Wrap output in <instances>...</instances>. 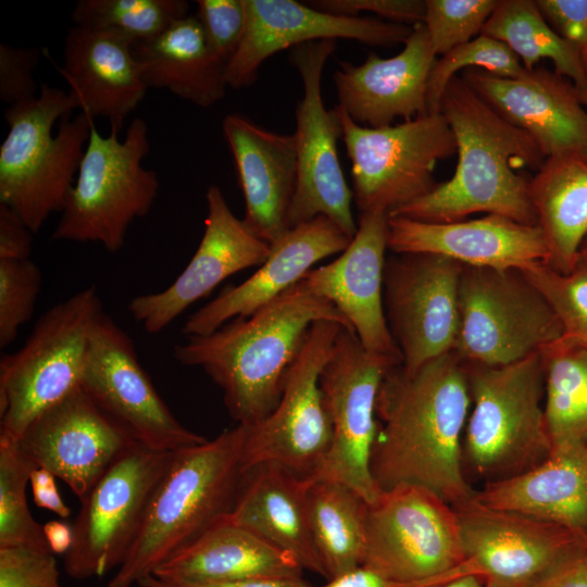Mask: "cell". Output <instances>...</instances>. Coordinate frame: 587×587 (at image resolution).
I'll list each match as a JSON object with an SVG mask.
<instances>
[{"mask_svg": "<svg viewBox=\"0 0 587 587\" xmlns=\"http://www.w3.org/2000/svg\"><path fill=\"white\" fill-rule=\"evenodd\" d=\"M499 0H425L424 26L436 55L469 42L480 32Z\"/></svg>", "mask_w": 587, "mask_h": 587, "instance_id": "60d3db41", "label": "cell"}, {"mask_svg": "<svg viewBox=\"0 0 587 587\" xmlns=\"http://www.w3.org/2000/svg\"><path fill=\"white\" fill-rule=\"evenodd\" d=\"M403 45L388 59L371 52L360 65L339 61L333 75L338 107L357 124L379 128L428 113L427 83L437 59L424 24Z\"/></svg>", "mask_w": 587, "mask_h": 587, "instance_id": "cb8c5ba5", "label": "cell"}, {"mask_svg": "<svg viewBox=\"0 0 587 587\" xmlns=\"http://www.w3.org/2000/svg\"><path fill=\"white\" fill-rule=\"evenodd\" d=\"M103 313L95 286L54 304L21 349L0 360V435L18 439L42 411L80 386L93 327Z\"/></svg>", "mask_w": 587, "mask_h": 587, "instance_id": "ba28073f", "label": "cell"}, {"mask_svg": "<svg viewBox=\"0 0 587 587\" xmlns=\"http://www.w3.org/2000/svg\"><path fill=\"white\" fill-rule=\"evenodd\" d=\"M474 498L557 524L587 542V442L553 448L535 467L487 484Z\"/></svg>", "mask_w": 587, "mask_h": 587, "instance_id": "f1b7e54d", "label": "cell"}, {"mask_svg": "<svg viewBox=\"0 0 587 587\" xmlns=\"http://www.w3.org/2000/svg\"><path fill=\"white\" fill-rule=\"evenodd\" d=\"M453 508L466 558L485 579L523 587L587 547L562 526L487 507L474 496Z\"/></svg>", "mask_w": 587, "mask_h": 587, "instance_id": "ac0fdd59", "label": "cell"}, {"mask_svg": "<svg viewBox=\"0 0 587 587\" xmlns=\"http://www.w3.org/2000/svg\"><path fill=\"white\" fill-rule=\"evenodd\" d=\"M342 327L332 321L311 325L288 370L278 404L264 420L247 426L245 473L274 463L309 479L321 467L332 444L333 427L320 377Z\"/></svg>", "mask_w": 587, "mask_h": 587, "instance_id": "5bb4252c", "label": "cell"}, {"mask_svg": "<svg viewBox=\"0 0 587 587\" xmlns=\"http://www.w3.org/2000/svg\"><path fill=\"white\" fill-rule=\"evenodd\" d=\"M70 91L40 85L29 100L9 105L0 146V203L13 209L36 234L61 212L74 186L93 118Z\"/></svg>", "mask_w": 587, "mask_h": 587, "instance_id": "5b68a950", "label": "cell"}, {"mask_svg": "<svg viewBox=\"0 0 587 587\" xmlns=\"http://www.w3.org/2000/svg\"><path fill=\"white\" fill-rule=\"evenodd\" d=\"M548 25L580 55L587 71V0H535Z\"/></svg>", "mask_w": 587, "mask_h": 587, "instance_id": "7dc6e473", "label": "cell"}, {"mask_svg": "<svg viewBox=\"0 0 587 587\" xmlns=\"http://www.w3.org/2000/svg\"><path fill=\"white\" fill-rule=\"evenodd\" d=\"M117 135L111 128L104 137L91 127L53 240L97 242L117 252L132 223L152 209L160 183L157 173L142 165L149 152L147 123L133 118L125 138Z\"/></svg>", "mask_w": 587, "mask_h": 587, "instance_id": "52a82bcc", "label": "cell"}, {"mask_svg": "<svg viewBox=\"0 0 587 587\" xmlns=\"http://www.w3.org/2000/svg\"><path fill=\"white\" fill-rule=\"evenodd\" d=\"M246 28L226 66V84L251 85L261 64L274 53L319 40L352 39L371 46L404 43L413 27L377 18L339 16L295 0H245Z\"/></svg>", "mask_w": 587, "mask_h": 587, "instance_id": "44dd1931", "label": "cell"}, {"mask_svg": "<svg viewBox=\"0 0 587 587\" xmlns=\"http://www.w3.org/2000/svg\"><path fill=\"white\" fill-rule=\"evenodd\" d=\"M523 587H587V547Z\"/></svg>", "mask_w": 587, "mask_h": 587, "instance_id": "f907efd6", "label": "cell"}, {"mask_svg": "<svg viewBox=\"0 0 587 587\" xmlns=\"http://www.w3.org/2000/svg\"><path fill=\"white\" fill-rule=\"evenodd\" d=\"M35 469L17 439L0 435V548L50 549L43 525L34 519L26 499V487Z\"/></svg>", "mask_w": 587, "mask_h": 587, "instance_id": "74e56055", "label": "cell"}, {"mask_svg": "<svg viewBox=\"0 0 587 587\" xmlns=\"http://www.w3.org/2000/svg\"><path fill=\"white\" fill-rule=\"evenodd\" d=\"M461 77L501 116L527 132L546 159L587 161V111L566 77L545 67L525 68L514 78L471 67Z\"/></svg>", "mask_w": 587, "mask_h": 587, "instance_id": "603a6c76", "label": "cell"}, {"mask_svg": "<svg viewBox=\"0 0 587 587\" xmlns=\"http://www.w3.org/2000/svg\"><path fill=\"white\" fill-rule=\"evenodd\" d=\"M521 271L554 311L563 336L587 345V266L577 262L562 274L538 262Z\"/></svg>", "mask_w": 587, "mask_h": 587, "instance_id": "ab89813d", "label": "cell"}, {"mask_svg": "<svg viewBox=\"0 0 587 587\" xmlns=\"http://www.w3.org/2000/svg\"><path fill=\"white\" fill-rule=\"evenodd\" d=\"M529 197L548 250L546 264L572 272L587 236V161L547 158L529 180Z\"/></svg>", "mask_w": 587, "mask_h": 587, "instance_id": "d6a6232c", "label": "cell"}, {"mask_svg": "<svg viewBox=\"0 0 587 587\" xmlns=\"http://www.w3.org/2000/svg\"><path fill=\"white\" fill-rule=\"evenodd\" d=\"M471 403L466 370L454 351L413 371L388 369L377 395L371 461L378 488L417 485L452 507L472 499L462 459Z\"/></svg>", "mask_w": 587, "mask_h": 587, "instance_id": "6da1fadb", "label": "cell"}, {"mask_svg": "<svg viewBox=\"0 0 587 587\" xmlns=\"http://www.w3.org/2000/svg\"><path fill=\"white\" fill-rule=\"evenodd\" d=\"M303 567L289 552L230 522L218 521L160 565L153 576L204 583L254 578H302Z\"/></svg>", "mask_w": 587, "mask_h": 587, "instance_id": "4dcf8cb0", "label": "cell"}, {"mask_svg": "<svg viewBox=\"0 0 587 587\" xmlns=\"http://www.w3.org/2000/svg\"><path fill=\"white\" fill-rule=\"evenodd\" d=\"M139 587H312L302 578H254L226 582L188 583L167 580L149 575L141 579Z\"/></svg>", "mask_w": 587, "mask_h": 587, "instance_id": "f5cc1de1", "label": "cell"}, {"mask_svg": "<svg viewBox=\"0 0 587 587\" xmlns=\"http://www.w3.org/2000/svg\"><path fill=\"white\" fill-rule=\"evenodd\" d=\"M462 574L480 575L479 571L471 560H469L462 567L450 574L412 583L398 582L388 578L369 567L360 565L342 575L328 579L325 585L320 587H426L428 585L447 580Z\"/></svg>", "mask_w": 587, "mask_h": 587, "instance_id": "c3c4849f", "label": "cell"}, {"mask_svg": "<svg viewBox=\"0 0 587 587\" xmlns=\"http://www.w3.org/2000/svg\"><path fill=\"white\" fill-rule=\"evenodd\" d=\"M247 426L175 452L137 536L107 587H133L233 510L245 476Z\"/></svg>", "mask_w": 587, "mask_h": 587, "instance_id": "277c9868", "label": "cell"}, {"mask_svg": "<svg viewBox=\"0 0 587 587\" xmlns=\"http://www.w3.org/2000/svg\"><path fill=\"white\" fill-rule=\"evenodd\" d=\"M43 534L53 553L65 554L73 544V527L65 521L52 520L43 525Z\"/></svg>", "mask_w": 587, "mask_h": 587, "instance_id": "db71d44e", "label": "cell"}, {"mask_svg": "<svg viewBox=\"0 0 587 587\" xmlns=\"http://www.w3.org/2000/svg\"><path fill=\"white\" fill-rule=\"evenodd\" d=\"M485 587H515V586H511V585H507V584H502V583L486 579V586Z\"/></svg>", "mask_w": 587, "mask_h": 587, "instance_id": "680465c9", "label": "cell"}, {"mask_svg": "<svg viewBox=\"0 0 587 587\" xmlns=\"http://www.w3.org/2000/svg\"><path fill=\"white\" fill-rule=\"evenodd\" d=\"M80 387L146 448L178 452L208 440L175 417L140 365L130 337L104 312L91 334Z\"/></svg>", "mask_w": 587, "mask_h": 587, "instance_id": "2e32d148", "label": "cell"}, {"mask_svg": "<svg viewBox=\"0 0 587 587\" xmlns=\"http://www.w3.org/2000/svg\"><path fill=\"white\" fill-rule=\"evenodd\" d=\"M40 61L37 48L0 45V99L8 105L37 96L35 70Z\"/></svg>", "mask_w": 587, "mask_h": 587, "instance_id": "f6af8a7d", "label": "cell"}, {"mask_svg": "<svg viewBox=\"0 0 587 587\" xmlns=\"http://www.w3.org/2000/svg\"><path fill=\"white\" fill-rule=\"evenodd\" d=\"M576 89L582 104L587 108V80L582 86L576 87Z\"/></svg>", "mask_w": 587, "mask_h": 587, "instance_id": "9f6ffc18", "label": "cell"}, {"mask_svg": "<svg viewBox=\"0 0 587 587\" xmlns=\"http://www.w3.org/2000/svg\"><path fill=\"white\" fill-rule=\"evenodd\" d=\"M387 246L397 254H437L474 267L521 271L548 260L538 225L496 214L449 223L388 216Z\"/></svg>", "mask_w": 587, "mask_h": 587, "instance_id": "d4e9b609", "label": "cell"}, {"mask_svg": "<svg viewBox=\"0 0 587 587\" xmlns=\"http://www.w3.org/2000/svg\"><path fill=\"white\" fill-rule=\"evenodd\" d=\"M316 321L352 326L327 299L301 279L249 316L230 320L203 336H189L173 351L186 366L202 369L223 390L229 415L252 426L278 404L286 375Z\"/></svg>", "mask_w": 587, "mask_h": 587, "instance_id": "3957f363", "label": "cell"}, {"mask_svg": "<svg viewBox=\"0 0 587 587\" xmlns=\"http://www.w3.org/2000/svg\"><path fill=\"white\" fill-rule=\"evenodd\" d=\"M135 40L111 29L72 26L59 68L78 109L91 118L104 117L121 130L148 87L134 57Z\"/></svg>", "mask_w": 587, "mask_h": 587, "instance_id": "83f0119b", "label": "cell"}, {"mask_svg": "<svg viewBox=\"0 0 587 587\" xmlns=\"http://www.w3.org/2000/svg\"><path fill=\"white\" fill-rule=\"evenodd\" d=\"M334 109L351 162L353 201L360 213L389 215L427 195L437 185V162L457 152L453 132L440 112L372 128L353 122L338 105Z\"/></svg>", "mask_w": 587, "mask_h": 587, "instance_id": "9c48e42d", "label": "cell"}, {"mask_svg": "<svg viewBox=\"0 0 587 587\" xmlns=\"http://www.w3.org/2000/svg\"><path fill=\"white\" fill-rule=\"evenodd\" d=\"M33 235L17 212L0 203V260L30 259Z\"/></svg>", "mask_w": 587, "mask_h": 587, "instance_id": "681fc988", "label": "cell"}, {"mask_svg": "<svg viewBox=\"0 0 587 587\" xmlns=\"http://www.w3.org/2000/svg\"><path fill=\"white\" fill-rule=\"evenodd\" d=\"M234 157L249 230L273 246L290 229L289 210L298 175L295 135L267 130L239 113L222 122Z\"/></svg>", "mask_w": 587, "mask_h": 587, "instance_id": "4316f807", "label": "cell"}, {"mask_svg": "<svg viewBox=\"0 0 587 587\" xmlns=\"http://www.w3.org/2000/svg\"><path fill=\"white\" fill-rule=\"evenodd\" d=\"M198 18L207 40L226 66L235 57L246 28L245 0H197Z\"/></svg>", "mask_w": 587, "mask_h": 587, "instance_id": "7bdbcfd3", "label": "cell"}, {"mask_svg": "<svg viewBox=\"0 0 587 587\" xmlns=\"http://www.w3.org/2000/svg\"><path fill=\"white\" fill-rule=\"evenodd\" d=\"M387 239L388 214L361 213L358 230L347 249L330 263L311 268L302 280L337 308L366 351L400 364L401 354L384 308Z\"/></svg>", "mask_w": 587, "mask_h": 587, "instance_id": "7402d4cb", "label": "cell"}, {"mask_svg": "<svg viewBox=\"0 0 587 587\" xmlns=\"http://www.w3.org/2000/svg\"><path fill=\"white\" fill-rule=\"evenodd\" d=\"M133 51L148 88L167 89L203 109L225 97L226 64L211 49L195 14L136 42Z\"/></svg>", "mask_w": 587, "mask_h": 587, "instance_id": "1f68e13d", "label": "cell"}, {"mask_svg": "<svg viewBox=\"0 0 587 587\" xmlns=\"http://www.w3.org/2000/svg\"><path fill=\"white\" fill-rule=\"evenodd\" d=\"M310 483L311 532L328 580L361 565L369 502L344 484Z\"/></svg>", "mask_w": 587, "mask_h": 587, "instance_id": "836d02e7", "label": "cell"}, {"mask_svg": "<svg viewBox=\"0 0 587 587\" xmlns=\"http://www.w3.org/2000/svg\"><path fill=\"white\" fill-rule=\"evenodd\" d=\"M35 463L82 501L135 440L79 386L37 415L17 439Z\"/></svg>", "mask_w": 587, "mask_h": 587, "instance_id": "d6986e66", "label": "cell"}, {"mask_svg": "<svg viewBox=\"0 0 587 587\" xmlns=\"http://www.w3.org/2000/svg\"><path fill=\"white\" fill-rule=\"evenodd\" d=\"M307 3L339 16L358 17L361 12H372L388 22L410 27L423 24L426 13V3L422 0H315Z\"/></svg>", "mask_w": 587, "mask_h": 587, "instance_id": "bcb514c9", "label": "cell"}, {"mask_svg": "<svg viewBox=\"0 0 587 587\" xmlns=\"http://www.w3.org/2000/svg\"><path fill=\"white\" fill-rule=\"evenodd\" d=\"M578 262L587 266V236L580 246L579 253H578Z\"/></svg>", "mask_w": 587, "mask_h": 587, "instance_id": "6f0895ef", "label": "cell"}, {"mask_svg": "<svg viewBox=\"0 0 587 587\" xmlns=\"http://www.w3.org/2000/svg\"><path fill=\"white\" fill-rule=\"evenodd\" d=\"M41 285V271L30 259L0 260V348L32 317Z\"/></svg>", "mask_w": 587, "mask_h": 587, "instance_id": "b9f144b4", "label": "cell"}, {"mask_svg": "<svg viewBox=\"0 0 587 587\" xmlns=\"http://www.w3.org/2000/svg\"><path fill=\"white\" fill-rule=\"evenodd\" d=\"M310 480L274 463L245 473L230 522L291 553L303 570L326 578L316 551L309 514Z\"/></svg>", "mask_w": 587, "mask_h": 587, "instance_id": "f546056e", "label": "cell"}, {"mask_svg": "<svg viewBox=\"0 0 587 587\" xmlns=\"http://www.w3.org/2000/svg\"><path fill=\"white\" fill-rule=\"evenodd\" d=\"M189 9L184 0H79L71 18L76 26L115 30L140 42L190 15Z\"/></svg>", "mask_w": 587, "mask_h": 587, "instance_id": "8d00e7d4", "label": "cell"}, {"mask_svg": "<svg viewBox=\"0 0 587 587\" xmlns=\"http://www.w3.org/2000/svg\"><path fill=\"white\" fill-rule=\"evenodd\" d=\"M394 365L366 351L354 330L340 329L320 377L333 439L323 464L309 480L344 484L369 504L378 498L382 490L371 470L378 427L376 401L383 378Z\"/></svg>", "mask_w": 587, "mask_h": 587, "instance_id": "4fadbf2b", "label": "cell"}, {"mask_svg": "<svg viewBox=\"0 0 587 587\" xmlns=\"http://www.w3.org/2000/svg\"><path fill=\"white\" fill-rule=\"evenodd\" d=\"M454 352L465 364L502 366L563 335L554 311L520 270L463 266Z\"/></svg>", "mask_w": 587, "mask_h": 587, "instance_id": "30bf717a", "label": "cell"}, {"mask_svg": "<svg viewBox=\"0 0 587 587\" xmlns=\"http://www.w3.org/2000/svg\"><path fill=\"white\" fill-rule=\"evenodd\" d=\"M439 112L457 142L454 174L388 216L449 223L484 212L537 225L526 175L527 170L537 172L546 160L536 140L501 116L459 76L447 85Z\"/></svg>", "mask_w": 587, "mask_h": 587, "instance_id": "7a4b0ae2", "label": "cell"}, {"mask_svg": "<svg viewBox=\"0 0 587 587\" xmlns=\"http://www.w3.org/2000/svg\"><path fill=\"white\" fill-rule=\"evenodd\" d=\"M471 410L463 467L487 484L522 474L552 450L542 399L540 352L502 366L465 364Z\"/></svg>", "mask_w": 587, "mask_h": 587, "instance_id": "8992f818", "label": "cell"}, {"mask_svg": "<svg viewBox=\"0 0 587 587\" xmlns=\"http://www.w3.org/2000/svg\"><path fill=\"white\" fill-rule=\"evenodd\" d=\"M205 200L203 235L187 266L164 290L139 295L128 303L133 319L149 334L162 332L227 277L260 266L271 253V245L232 212L217 185L208 188Z\"/></svg>", "mask_w": 587, "mask_h": 587, "instance_id": "ffe728a7", "label": "cell"}, {"mask_svg": "<svg viewBox=\"0 0 587 587\" xmlns=\"http://www.w3.org/2000/svg\"><path fill=\"white\" fill-rule=\"evenodd\" d=\"M540 357L552 449L587 442V345L562 335Z\"/></svg>", "mask_w": 587, "mask_h": 587, "instance_id": "e575fe53", "label": "cell"}, {"mask_svg": "<svg viewBox=\"0 0 587 587\" xmlns=\"http://www.w3.org/2000/svg\"><path fill=\"white\" fill-rule=\"evenodd\" d=\"M480 35L507 45L526 70L549 59L554 71L576 87L587 80L580 55L548 25L535 0H499Z\"/></svg>", "mask_w": 587, "mask_h": 587, "instance_id": "d590c367", "label": "cell"}, {"mask_svg": "<svg viewBox=\"0 0 587 587\" xmlns=\"http://www.w3.org/2000/svg\"><path fill=\"white\" fill-rule=\"evenodd\" d=\"M174 454L135 441L111 463L80 501L72 525L73 544L63 555L70 577H101L122 564Z\"/></svg>", "mask_w": 587, "mask_h": 587, "instance_id": "7c38bea8", "label": "cell"}, {"mask_svg": "<svg viewBox=\"0 0 587 587\" xmlns=\"http://www.w3.org/2000/svg\"><path fill=\"white\" fill-rule=\"evenodd\" d=\"M482 68L499 77L514 78L524 71L520 59L503 42L479 35L437 59L427 83L428 113H438L440 100L452 77L460 70Z\"/></svg>", "mask_w": 587, "mask_h": 587, "instance_id": "f35d334b", "label": "cell"}, {"mask_svg": "<svg viewBox=\"0 0 587 587\" xmlns=\"http://www.w3.org/2000/svg\"><path fill=\"white\" fill-rule=\"evenodd\" d=\"M335 49L336 40H319L296 46L289 53L303 85L296 108L298 175L289 225L292 228L325 215L353 238L358 230L351 210L353 195L337 151L340 123L335 109H325L321 89L324 65Z\"/></svg>", "mask_w": 587, "mask_h": 587, "instance_id": "9a60e30c", "label": "cell"}, {"mask_svg": "<svg viewBox=\"0 0 587 587\" xmlns=\"http://www.w3.org/2000/svg\"><path fill=\"white\" fill-rule=\"evenodd\" d=\"M486 579L477 574H462L426 587H485Z\"/></svg>", "mask_w": 587, "mask_h": 587, "instance_id": "11a10c76", "label": "cell"}, {"mask_svg": "<svg viewBox=\"0 0 587 587\" xmlns=\"http://www.w3.org/2000/svg\"><path fill=\"white\" fill-rule=\"evenodd\" d=\"M467 561L455 509L429 489L397 485L369 504L361 565L412 583L450 574Z\"/></svg>", "mask_w": 587, "mask_h": 587, "instance_id": "8fae6325", "label": "cell"}, {"mask_svg": "<svg viewBox=\"0 0 587 587\" xmlns=\"http://www.w3.org/2000/svg\"><path fill=\"white\" fill-rule=\"evenodd\" d=\"M463 266L428 253H396L386 259L385 314L405 370L454 351Z\"/></svg>", "mask_w": 587, "mask_h": 587, "instance_id": "e0dca14e", "label": "cell"}, {"mask_svg": "<svg viewBox=\"0 0 587 587\" xmlns=\"http://www.w3.org/2000/svg\"><path fill=\"white\" fill-rule=\"evenodd\" d=\"M29 484L33 501L38 508L49 510L63 520L71 516L72 510L63 501L53 473L37 467L32 472Z\"/></svg>", "mask_w": 587, "mask_h": 587, "instance_id": "816d5d0a", "label": "cell"}, {"mask_svg": "<svg viewBox=\"0 0 587 587\" xmlns=\"http://www.w3.org/2000/svg\"><path fill=\"white\" fill-rule=\"evenodd\" d=\"M0 587H61L54 553L32 546L0 548Z\"/></svg>", "mask_w": 587, "mask_h": 587, "instance_id": "ee69618b", "label": "cell"}, {"mask_svg": "<svg viewBox=\"0 0 587 587\" xmlns=\"http://www.w3.org/2000/svg\"><path fill=\"white\" fill-rule=\"evenodd\" d=\"M352 238L325 215L299 224L271 246L258 271L236 286H227L185 322L186 337L203 336L239 316H249L295 286L319 261L341 253Z\"/></svg>", "mask_w": 587, "mask_h": 587, "instance_id": "484cf974", "label": "cell"}]
</instances>
